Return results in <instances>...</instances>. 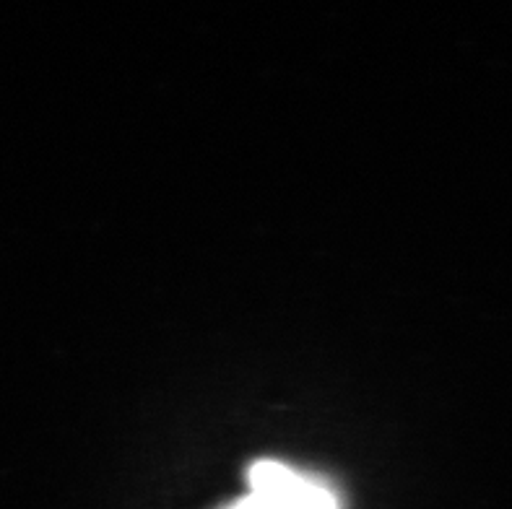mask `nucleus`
<instances>
[{"label":"nucleus","instance_id":"nucleus-2","mask_svg":"<svg viewBox=\"0 0 512 509\" xmlns=\"http://www.w3.org/2000/svg\"><path fill=\"white\" fill-rule=\"evenodd\" d=\"M224 509H271V507H268L266 502H260L258 497H253V494H247V497H242L240 502L229 504V507Z\"/></svg>","mask_w":512,"mask_h":509},{"label":"nucleus","instance_id":"nucleus-1","mask_svg":"<svg viewBox=\"0 0 512 509\" xmlns=\"http://www.w3.org/2000/svg\"><path fill=\"white\" fill-rule=\"evenodd\" d=\"M250 494L271 509H338V499L331 489L292 465L279 460H260L247 473Z\"/></svg>","mask_w":512,"mask_h":509}]
</instances>
